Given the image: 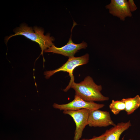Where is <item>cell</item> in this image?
<instances>
[{"label":"cell","instance_id":"cell-11","mask_svg":"<svg viewBox=\"0 0 140 140\" xmlns=\"http://www.w3.org/2000/svg\"><path fill=\"white\" fill-rule=\"evenodd\" d=\"M109 107L110 111L114 114L117 115L121 111L125 110V105L122 100L115 101L113 100Z\"/></svg>","mask_w":140,"mask_h":140},{"label":"cell","instance_id":"cell-6","mask_svg":"<svg viewBox=\"0 0 140 140\" xmlns=\"http://www.w3.org/2000/svg\"><path fill=\"white\" fill-rule=\"evenodd\" d=\"M116 124L111 119L109 113L99 109L90 111L88 125L90 127H106Z\"/></svg>","mask_w":140,"mask_h":140},{"label":"cell","instance_id":"cell-14","mask_svg":"<svg viewBox=\"0 0 140 140\" xmlns=\"http://www.w3.org/2000/svg\"><path fill=\"white\" fill-rule=\"evenodd\" d=\"M128 140H134L132 139H128Z\"/></svg>","mask_w":140,"mask_h":140},{"label":"cell","instance_id":"cell-1","mask_svg":"<svg viewBox=\"0 0 140 140\" xmlns=\"http://www.w3.org/2000/svg\"><path fill=\"white\" fill-rule=\"evenodd\" d=\"M71 88L74 90L75 94L87 102H103L109 99L108 97L102 94V86L96 84L93 78L89 76H86L83 81L79 83L72 82L63 90L66 92Z\"/></svg>","mask_w":140,"mask_h":140},{"label":"cell","instance_id":"cell-2","mask_svg":"<svg viewBox=\"0 0 140 140\" xmlns=\"http://www.w3.org/2000/svg\"><path fill=\"white\" fill-rule=\"evenodd\" d=\"M13 31L15 33L14 34L6 37L5 40L6 43L12 37L18 35L23 36L38 44L42 55L45 50L54 45L53 42L54 40V38L50 36L49 33L44 35V30L37 26H34L33 29L31 27L28 26L26 24H22L19 27L16 28Z\"/></svg>","mask_w":140,"mask_h":140},{"label":"cell","instance_id":"cell-9","mask_svg":"<svg viewBox=\"0 0 140 140\" xmlns=\"http://www.w3.org/2000/svg\"><path fill=\"white\" fill-rule=\"evenodd\" d=\"M130 120L127 122L118 123L104 132L105 137L104 140H120L122 134L131 126ZM123 136L121 140H124Z\"/></svg>","mask_w":140,"mask_h":140},{"label":"cell","instance_id":"cell-4","mask_svg":"<svg viewBox=\"0 0 140 140\" xmlns=\"http://www.w3.org/2000/svg\"><path fill=\"white\" fill-rule=\"evenodd\" d=\"M104 106V104L86 101L76 94L74 100L68 103L61 104L54 103L53 105L54 108L63 111H75L84 109L92 111L100 109Z\"/></svg>","mask_w":140,"mask_h":140},{"label":"cell","instance_id":"cell-13","mask_svg":"<svg viewBox=\"0 0 140 140\" xmlns=\"http://www.w3.org/2000/svg\"><path fill=\"white\" fill-rule=\"evenodd\" d=\"M105 136L106 134L105 133H104L99 136H94L91 139H86L83 138L81 140H104L105 137Z\"/></svg>","mask_w":140,"mask_h":140},{"label":"cell","instance_id":"cell-7","mask_svg":"<svg viewBox=\"0 0 140 140\" xmlns=\"http://www.w3.org/2000/svg\"><path fill=\"white\" fill-rule=\"evenodd\" d=\"M105 7L110 14L122 21H124L126 18L132 16L126 0H111Z\"/></svg>","mask_w":140,"mask_h":140},{"label":"cell","instance_id":"cell-10","mask_svg":"<svg viewBox=\"0 0 140 140\" xmlns=\"http://www.w3.org/2000/svg\"><path fill=\"white\" fill-rule=\"evenodd\" d=\"M121 100L125 103V110L128 115L132 113L140 106V97L138 95L134 97L123 98Z\"/></svg>","mask_w":140,"mask_h":140},{"label":"cell","instance_id":"cell-5","mask_svg":"<svg viewBox=\"0 0 140 140\" xmlns=\"http://www.w3.org/2000/svg\"><path fill=\"white\" fill-rule=\"evenodd\" d=\"M90 111L85 109L75 111H63V114L71 116L75 124L74 140H79L81 138L84 129L88 125Z\"/></svg>","mask_w":140,"mask_h":140},{"label":"cell","instance_id":"cell-12","mask_svg":"<svg viewBox=\"0 0 140 140\" xmlns=\"http://www.w3.org/2000/svg\"><path fill=\"white\" fill-rule=\"evenodd\" d=\"M129 8L132 12L135 11L137 9V7L133 0H129L128 1Z\"/></svg>","mask_w":140,"mask_h":140},{"label":"cell","instance_id":"cell-3","mask_svg":"<svg viewBox=\"0 0 140 140\" xmlns=\"http://www.w3.org/2000/svg\"><path fill=\"white\" fill-rule=\"evenodd\" d=\"M89 55L86 53L84 55L79 57L74 56L69 57L67 61L62 66L56 69L47 71L44 72V74L46 79H48L55 73L63 71L68 73L70 77V80L69 84L74 81V76L73 75V71L76 67L87 64L89 62Z\"/></svg>","mask_w":140,"mask_h":140},{"label":"cell","instance_id":"cell-8","mask_svg":"<svg viewBox=\"0 0 140 140\" xmlns=\"http://www.w3.org/2000/svg\"><path fill=\"white\" fill-rule=\"evenodd\" d=\"M72 34L66 44L61 47H57L54 45L45 50L44 52H51L60 54L69 57H74L78 51L82 49H85L87 47L86 43L83 41L79 44L74 43L72 39Z\"/></svg>","mask_w":140,"mask_h":140}]
</instances>
